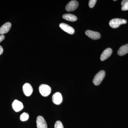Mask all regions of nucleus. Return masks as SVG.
<instances>
[{"instance_id": "nucleus-1", "label": "nucleus", "mask_w": 128, "mask_h": 128, "mask_svg": "<svg viewBox=\"0 0 128 128\" xmlns=\"http://www.w3.org/2000/svg\"><path fill=\"white\" fill-rule=\"evenodd\" d=\"M127 23V21L122 18H115L112 19L109 22V25L111 28H117L122 24Z\"/></svg>"}, {"instance_id": "nucleus-2", "label": "nucleus", "mask_w": 128, "mask_h": 128, "mask_svg": "<svg viewBox=\"0 0 128 128\" xmlns=\"http://www.w3.org/2000/svg\"><path fill=\"white\" fill-rule=\"evenodd\" d=\"M105 76V72L103 70L99 71L96 74L93 79V84L96 86H98L100 84L101 82L103 80Z\"/></svg>"}, {"instance_id": "nucleus-3", "label": "nucleus", "mask_w": 128, "mask_h": 128, "mask_svg": "<svg viewBox=\"0 0 128 128\" xmlns=\"http://www.w3.org/2000/svg\"><path fill=\"white\" fill-rule=\"evenodd\" d=\"M39 91L42 96L44 97L48 96L51 92V88L48 85L42 84L40 86Z\"/></svg>"}, {"instance_id": "nucleus-4", "label": "nucleus", "mask_w": 128, "mask_h": 128, "mask_svg": "<svg viewBox=\"0 0 128 128\" xmlns=\"http://www.w3.org/2000/svg\"><path fill=\"white\" fill-rule=\"evenodd\" d=\"M78 2L76 0H72L66 5V10L67 12L74 11L78 8Z\"/></svg>"}, {"instance_id": "nucleus-5", "label": "nucleus", "mask_w": 128, "mask_h": 128, "mask_svg": "<svg viewBox=\"0 0 128 128\" xmlns=\"http://www.w3.org/2000/svg\"><path fill=\"white\" fill-rule=\"evenodd\" d=\"M85 34H86L88 36L92 39L94 40H96L100 39L101 38L100 34L98 32H94L92 30H87L85 32Z\"/></svg>"}, {"instance_id": "nucleus-6", "label": "nucleus", "mask_w": 128, "mask_h": 128, "mask_svg": "<svg viewBox=\"0 0 128 128\" xmlns=\"http://www.w3.org/2000/svg\"><path fill=\"white\" fill-rule=\"evenodd\" d=\"M60 27L62 30L70 34H73L74 33V29L72 27L65 23H62L60 24Z\"/></svg>"}, {"instance_id": "nucleus-7", "label": "nucleus", "mask_w": 128, "mask_h": 128, "mask_svg": "<svg viewBox=\"0 0 128 128\" xmlns=\"http://www.w3.org/2000/svg\"><path fill=\"white\" fill-rule=\"evenodd\" d=\"M36 126L37 128H48L46 121L43 117L41 116L37 117Z\"/></svg>"}, {"instance_id": "nucleus-8", "label": "nucleus", "mask_w": 128, "mask_h": 128, "mask_svg": "<svg viewBox=\"0 0 128 128\" xmlns=\"http://www.w3.org/2000/svg\"><path fill=\"white\" fill-rule=\"evenodd\" d=\"M24 93L27 96H29L32 95L33 92V88L30 84L26 83L24 84L22 87Z\"/></svg>"}, {"instance_id": "nucleus-9", "label": "nucleus", "mask_w": 128, "mask_h": 128, "mask_svg": "<svg viewBox=\"0 0 128 128\" xmlns=\"http://www.w3.org/2000/svg\"><path fill=\"white\" fill-rule=\"evenodd\" d=\"M52 100L54 104L60 105L62 103L63 100L62 95L59 92H56L53 95Z\"/></svg>"}, {"instance_id": "nucleus-10", "label": "nucleus", "mask_w": 128, "mask_h": 128, "mask_svg": "<svg viewBox=\"0 0 128 128\" xmlns=\"http://www.w3.org/2000/svg\"><path fill=\"white\" fill-rule=\"evenodd\" d=\"M112 50L111 48H108L106 49L102 53L100 56V60L103 61L107 59L108 58L112 55Z\"/></svg>"}, {"instance_id": "nucleus-11", "label": "nucleus", "mask_w": 128, "mask_h": 128, "mask_svg": "<svg viewBox=\"0 0 128 128\" xmlns=\"http://www.w3.org/2000/svg\"><path fill=\"white\" fill-rule=\"evenodd\" d=\"M12 106L14 111L16 112L21 111L24 108L22 103L17 100H14L12 102Z\"/></svg>"}, {"instance_id": "nucleus-12", "label": "nucleus", "mask_w": 128, "mask_h": 128, "mask_svg": "<svg viewBox=\"0 0 128 128\" xmlns=\"http://www.w3.org/2000/svg\"><path fill=\"white\" fill-rule=\"evenodd\" d=\"M12 27V24L10 22H7L3 24L0 28V34L3 35V34L7 33L9 32Z\"/></svg>"}, {"instance_id": "nucleus-13", "label": "nucleus", "mask_w": 128, "mask_h": 128, "mask_svg": "<svg viewBox=\"0 0 128 128\" xmlns=\"http://www.w3.org/2000/svg\"><path fill=\"white\" fill-rule=\"evenodd\" d=\"M128 53V44L121 46L118 51V54L120 56H122Z\"/></svg>"}, {"instance_id": "nucleus-14", "label": "nucleus", "mask_w": 128, "mask_h": 128, "mask_svg": "<svg viewBox=\"0 0 128 128\" xmlns=\"http://www.w3.org/2000/svg\"><path fill=\"white\" fill-rule=\"evenodd\" d=\"M62 17L64 19L70 22H74L77 20V18L76 16L71 14H64Z\"/></svg>"}, {"instance_id": "nucleus-15", "label": "nucleus", "mask_w": 128, "mask_h": 128, "mask_svg": "<svg viewBox=\"0 0 128 128\" xmlns=\"http://www.w3.org/2000/svg\"><path fill=\"white\" fill-rule=\"evenodd\" d=\"M121 10L122 11L128 10V0H123L121 2Z\"/></svg>"}, {"instance_id": "nucleus-16", "label": "nucleus", "mask_w": 128, "mask_h": 128, "mask_svg": "<svg viewBox=\"0 0 128 128\" xmlns=\"http://www.w3.org/2000/svg\"><path fill=\"white\" fill-rule=\"evenodd\" d=\"M29 118V114L26 112L23 113L21 114L20 116V120L22 121H27Z\"/></svg>"}, {"instance_id": "nucleus-17", "label": "nucleus", "mask_w": 128, "mask_h": 128, "mask_svg": "<svg viewBox=\"0 0 128 128\" xmlns=\"http://www.w3.org/2000/svg\"><path fill=\"white\" fill-rule=\"evenodd\" d=\"M54 128H64V127L61 121H57L54 124Z\"/></svg>"}, {"instance_id": "nucleus-18", "label": "nucleus", "mask_w": 128, "mask_h": 128, "mask_svg": "<svg viewBox=\"0 0 128 128\" xmlns=\"http://www.w3.org/2000/svg\"><path fill=\"white\" fill-rule=\"evenodd\" d=\"M97 0H90L89 1V6L90 8H92L96 4Z\"/></svg>"}, {"instance_id": "nucleus-19", "label": "nucleus", "mask_w": 128, "mask_h": 128, "mask_svg": "<svg viewBox=\"0 0 128 128\" xmlns=\"http://www.w3.org/2000/svg\"><path fill=\"white\" fill-rule=\"evenodd\" d=\"M5 38V36L4 35H0V42L3 41Z\"/></svg>"}, {"instance_id": "nucleus-20", "label": "nucleus", "mask_w": 128, "mask_h": 128, "mask_svg": "<svg viewBox=\"0 0 128 128\" xmlns=\"http://www.w3.org/2000/svg\"><path fill=\"white\" fill-rule=\"evenodd\" d=\"M3 49L2 46H0V55H1L3 53Z\"/></svg>"}]
</instances>
